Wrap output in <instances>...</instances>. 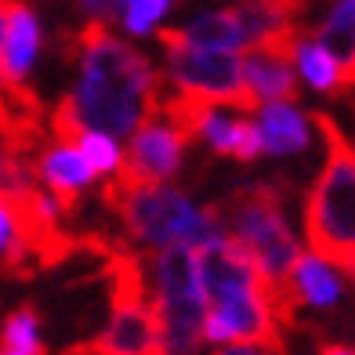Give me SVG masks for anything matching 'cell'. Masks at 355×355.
I'll use <instances>...</instances> for the list:
<instances>
[{
  "label": "cell",
  "instance_id": "cell-1",
  "mask_svg": "<svg viewBox=\"0 0 355 355\" xmlns=\"http://www.w3.org/2000/svg\"><path fill=\"white\" fill-rule=\"evenodd\" d=\"M62 58L76 66V84L62 94L47 120V135L55 141H73L80 131H98L120 141L159 112L167 94L164 73L135 44L112 37L109 26L87 22L76 33H66Z\"/></svg>",
  "mask_w": 355,
  "mask_h": 355
},
{
  "label": "cell",
  "instance_id": "cell-2",
  "mask_svg": "<svg viewBox=\"0 0 355 355\" xmlns=\"http://www.w3.org/2000/svg\"><path fill=\"white\" fill-rule=\"evenodd\" d=\"M312 123L327 141V159L304 200V239L315 257L355 279V141L327 112H312Z\"/></svg>",
  "mask_w": 355,
  "mask_h": 355
},
{
  "label": "cell",
  "instance_id": "cell-3",
  "mask_svg": "<svg viewBox=\"0 0 355 355\" xmlns=\"http://www.w3.org/2000/svg\"><path fill=\"white\" fill-rule=\"evenodd\" d=\"M102 200L120 218L123 232L149 250L189 247L196 250L221 236L211 207H196L174 185H135L127 178H109Z\"/></svg>",
  "mask_w": 355,
  "mask_h": 355
},
{
  "label": "cell",
  "instance_id": "cell-4",
  "mask_svg": "<svg viewBox=\"0 0 355 355\" xmlns=\"http://www.w3.org/2000/svg\"><path fill=\"white\" fill-rule=\"evenodd\" d=\"M211 211L221 236H229L239 250H247L250 261L261 268V276L279 290L290 265L301 254L297 236L283 214L279 185H268V182L239 185L221 203H214Z\"/></svg>",
  "mask_w": 355,
  "mask_h": 355
},
{
  "label": "cell",
  "instance_id": "cell-5",
  "mask_svg": "<svg viewBox=\"0 0 355 355\" xmlns=\"http://www.w3.org/2000/svg\"><path fill=\"white\" fill-rule=\"evenodd\" d=\"M149 304L159 330V355H200L203 348V290L196 254L189 247H164L149 261Z\"/></svg>",
  "mask_w": 355,
  "mask_h": 355
},
{
  "label": "cell",
  "instance_id": "cell-6",
  "mask_svg": "<svg viewBox=\"0 0 355 355\" xmlns=\"http://www.w3.org/2000/svg\"><path fill=\"white\" fill-rule=\"evenodd\" d=\"M156 40L167 58V80L174 87L171 94H182L189 102L214 105V109L257 112L250 91L243 84V62H239V55L189 47L174 37V29H156Z\"/></svg>",
  "mask_w": 355,
  "mask_h": 355
},
{
  "label": "cell",
  "instance_id": "cell-7",
  "mask_svg": "<svg viewBox=\"0 0 355 355\" xmlns=\"http://www.w3.org/2000/svg\"><path fill=\"white\" fill-rule=\"evenodd\" d=\"M185 145H189V135L156 112L153 120H145L131 135L120 178H127L135 185H171L185 164Z\"/></svg>",
  "mask_w": 355,
  "mask_h": 355
},
{
  "label": "cell",
  "instance_id": "cell-8",
  "mask_svg": "<svg viewBox=\"0 0 355 355\" xmlns=\"http://www.w3.org/2000/svg\"><path fill=\"white\" fill-rule=\"evenodd\" d=\"M341 276L330 261L315 257L312 250H301L297 261L290 265L286 279L279 286V301H283V319H286V330L294 327V319L301 309H334L341 301Z\"/></svg>",
  "mask_w": 355,
  "mask_h": 355
},
{
  "label": "cell",
  "instance_id": "cell-9",
  "mask_svg": "<svg viewBox=\"0 0 355 355\" xmlns=\"http://www.w3.org/2000/svg\"><path fill=\"white\" fill-rule=\"evenodd\" d=\"M33 178L44 192L66 207V214L76 211V203L91 192L94 185V171L87 167V159L80 156L73 141H44L37 156H33Z\"/></svg>",
  "mask_w": 355,
  "mask_h": 355
},
{
  "label": "cell",
  "instance_id": "cell-10",
  "mask_svg": "<svg viewBox=\"0 0 355 355\" xmlns=\"http://www.w3.org/2000/svg\"><path fill=\"white\" fill-rule=\"evenodd\" d=\"M40 19L26 0H4V47H0V87H26L40 58Z\"/></svg>",
  "mask_w": 355,
  "mask_h": 355
},
{
  "label": "cell",
  "instance_id": "cell-11",
  "mask_svg": "<svg viewBox=\"0 0 355 355\" xmlns=\"http://www.w3.org/2000/svg\"><path fill=\"white\" fill-rule=\"evenodd\" d=\"M189 138L207 141L218 156L239 159V164H254L261 156V141H257V127L247 112L236 109H214L203 105L189 123Z\"/></svg>",
  "mask_w": 355,
  "mask_h": 355
},
{
  "label": "cell",
  "instance_id": "cell-12",
  "mask_svg": "<svg viewBox=\"0 0 355 355\" xmlns=\"http://www.w3.org/2000/svg\"><path fill=\"white\" fill-rule=\"evenodd\" d=\"M257 141L261 156H301L312 145V116L301 112L294 102H268L257 105Z\"/></svg>",
  "mask_w": 355,
  "mask_h": 355
},
{
  "label": "cell",
  "instance_id": "cell-13",
  "mask_svg": "<svg viewBox=\"0 0 355 355\" xmlns=\"http://www.w3.org/2000/svg\"><path fill=\"white\" fill-rule=\"evenodd\" d=\"M243 84L250 91L254 105L268 102H294L297 98V73L286 51H272V47H257L243 58Z\"/></svg>",
  "mask_w": 355,
  "mask_h": 355
},
{
  "label": "cell",
  "instance_id": "cell-14",
  "mask_svg": "<svg viewBox=\"0 0 355 355\" xmlns=\"http://www.w3.org/2000/svg\"><path fill=\"white\" fill-rule=\"evenodd\" d=\"M309 37L334 58L345 94L355 91V0H334L327 15L309 26Z\"/></svg>",
  "mask_w": 355,
  "mask_h": 355
},
{
  "label": "cell",
  "instance_id": "cell-15",
  "mask_svg": "<svg viewBox=\"0 0 355 355\" xmlns=\"http://www.w3.org/2000/svg\"><path fill=\"white\" fill-rule=\"evenodd\" d=\"M174 37L189 44V47H203V51H229L239 55L247 47L243 40V26H239L236 8H218V11H203L200 19H192L189 26L174 29Z\"/></svg>",
  "mask_w": 355,
  "mask_h": 355
},
{
  "label": "cell",
  "instance_id": "cell-16",
  "mask_svg": "<svg viewBox=\"0 0 355 355\" xmlns=\"http://www.w3.org/2000/svg\"><path fill=\"white\" fill-rule=\"evenodd\" d=\"M290 62H294V73L312 91H319V94H345V84H341V73H337L334 58L322 51L309 33L294 37V44H290Z\"/></svg>",
  "mask_w": 355,
  "mask_h": 355
},
{
  "label": "cell",
  "instance_id": "cell-17",
  "mask_svg": "<svg viewBox=\"0 0 355 355\" xmlns=\"http://www.w3.org/2000/svg\"><path fill=\"white\" fill-rule=\"evenodd\" d=\"M0 355H47L37 304H19L0 322Z\"/></svg>",
  "mask_w": 355,
  "mask_h": 355
},
{
  "label": "cell",
  "instance_id": "cell-18",
  "mask_svg": "<svg viewBox=\"0 0 355 355\" xmlns=\"http://www.w3.org/2000/svg\"><path fill=\"white\" fill-rule=\"evenodd\" d=\"M0 272H4V276H19V279L37 272L33 257H29L22 236H19L15 211H11V203L4 196H0Z\"/></svg>",
  "mask_w": 355,
  "mask_h": 355
},
{
  "label": "cell",
  "instance_id": "cell-19",
  "mask_svg": "<svg viewBox=\"0 0 355 355\" xmlns=\"http://www.w3.org/2000/svg\"><path fill=\"white\" fill-rule=\"evenodd\" d=\"M73 145L80 149V156L87 159V167L94 171V178H116L123 167V149L116 138L98 135V131H80L73 138Z\"/></svg>",
  "mask_w": 355,
  "mask_h": 355
},
{
  "label": "cell",
  "instance_id": "cell-20",
  "mask_svg": "<svg viewBox=\"0 0 355 355\" xmlns=\"http://www.w3.org/2000/svg\"><path fill=\"white\" fill-rule=\"evenodd\" d=\"M174 0H123L120 22L131 37H149L153 29L164 22V15L171 11Z\"/></svg>",
  "mask_w": 355,
  "mask_h": 355
},
{
  "label": "cell",
  "instance_id": "cell-21",
  "mask_svg": "<svg viewBox=\"0 0 355 355\" xmlns=\"http://www.w3.org/2000/svg\"><path fill=\"white\" fill-rule=\"evenodd\" d=\"M76 11L84 15L87 22L94 26H112L120 19V8H123V0H73Z\"/></svg>",
  "mask_w": 355,
  "mask_h": 355
},
{
  "label": "cell",
  "instance_id": "cell-22",
  "mask_svg": "<svg viewBox=\"0 0 355 355\" xmlns=\"http://www.w3.org/2000/svg\"><path fill=\"white\" fill-rule=\"evenodd\" d=\"M214 355H290L286 341H257V345H221Z\"/></svg>",
  "mask_w": 355,
  "mask_h": 355
},
{
  "label": "cell",
  "instance_id": "cell-23",
  "mask_svg": "<svg viewBox=\"0 0 355 355\" xmlns=\"http://www.w3.org/2000/svg\"><path fill=\"white\" fill-rule=\"evenodd\" d=\"M319 355H355V345H327Z\"/></svg>",
  "mask_w": 355,
  "mask_h": 355
},
{
  "label": "cell",
  "instance_id": "cell-24",
  "mask_svg": "<svg viewBox=\"0 0 355 355\" xmlns=\"http://www.w3.org/2000/svg\"><path fill=\"white\" fill-rule=\"evenodd\" d=\"M0 47H4V0H0Z\"/></svg>",
  "mask_w": 355,
  "mask_h": 355
},
{
  "label": "cell",
  "instance_id": "cell-25",
  "mask_svg": "<svg viewBox=\"0 0 355 355\" xmlns=\"http://www.w3.org/2000/svg\"><path fill=\"white\" fill-rule=\"evenodd\" d=\"M283 4H294V0H283Z\"/></svg>",
  "mask_w": 355,
  "mask_h": 355
}]
</instances>
